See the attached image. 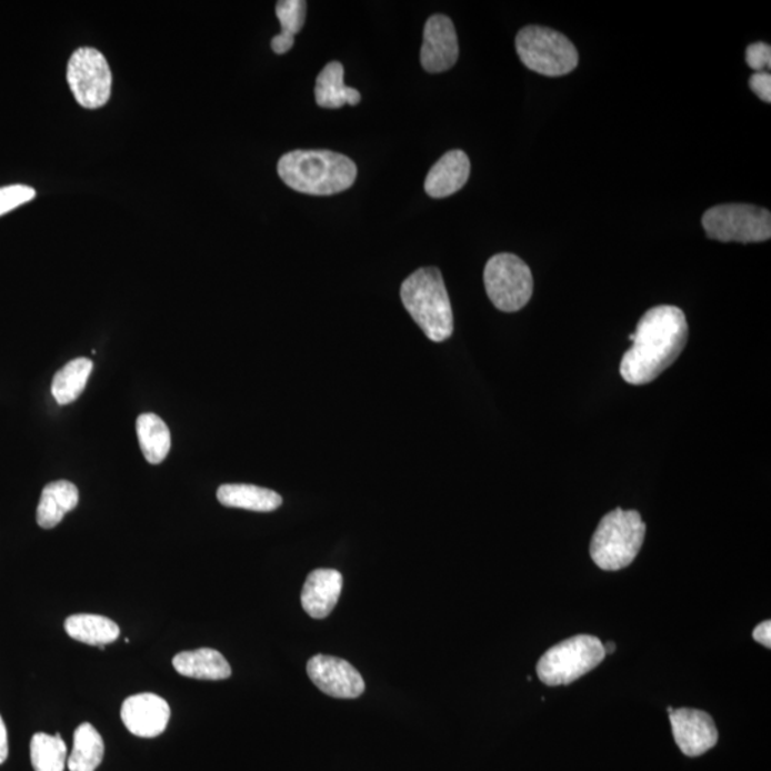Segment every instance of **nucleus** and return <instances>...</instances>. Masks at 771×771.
I'll return each mask as SVG.
<instances>
[{"instance_id":"2","label":"nucleus","mask_w":771,"mask_h":771,"mask_svg":"<svg viewBox=\"0 0 771 771\" xmlns=\"http://www.w3.org/2000/svg\"><path fill=\"white\" fill-rule=\"evenodd\" d=\"M278 172L290 189L314 197L344 192L358 177L352 159L330 150H293L280 158Z\"/></svg>"},{"instance_id":"14","label":"nucleus","mask_w":771,"mask_h":771,"mask_svg":"<svg viewBox=\"0 0 771 771\" xmlns=\"http://www.w3.org/2000/svg\"><path fill=\"white\" fill-rule=\"evenodd\" d=\"M343 589V575L333 569H317L308 575L302 590L304 612L313 619L328 618L337 608Z\"/></svg>"},{"instance_id":"13","label":"nucleus","mask_w":771,"mask_h":771,"mask_svg":"<svg viewBox=\"0 0 771 771\" xmlns=\"http://www.w3.org/2000/svg\"><path fill=\"white\" fill-rule=\"evenodd\" d=\"M120 715L130 733L153 739L167 730L170 708L167 700L158 694L140 693L124 700Z\"/></svg>"},{"instance_id":"10","label":"nucleus","mask_w":771,"mask_h":771,"mask_svg":"<svg viewBox=\"0 0 771 771\" xmlns=\"http://www.w3.org/2000/svg\"><path fill=\"white\" fill-rule=\"evenodd\" d=\"M310 680L324 694L337 699H358L367 685L362 674L347 660L318 654L308 662Z\"/></svg>"},{"instance_id":"12","label":"nucleus","mask_w":771,"mask_h":771,"mask_svg":"<svg viewBox=\"0 0 771 771\" xmlns=\"http://www.w3.org/2000/svg\"><path fill=\"white\" fill-rule=\"evenodd\" d=\"M673 735L679 749L689 758H698L718 744V728L712 715L695 709H678L670 713Z\"/></svg>"},{"instance_id":"31","label":"nucleus","mask_w":771,"mask_h":771,"mask_svg":"<svg viewBox=\"0 0 771 771\" xmlns=\"http://www.w3.org/2000/svg\"><path fill=\"white\" fill-rule=\"evenodd\" d=\"M9 755L8 730L0 715V764L7 762Z\"/></svg>"},{"instance_id":"27","label":"nucleus","mask_w":771,"mask_h":771,"mask_svg":"<svg viewBox=\"0 0 771 771\" xmlns=\"http://www.w3.org/2000/svg\"><path fill=\"white\" fill-rule=\"evenodd\" d=\"M745 62L755 73L769 72L771 68V48L764 42L752 43L745 50Z\"/></svg>"},{"instance_id":"28","label":"nucleus","mask_w":771,"mask_h":771,"mask_svg":"<svg viewBox=\"0 0 771 771\" xmlns=\"http://www.w3.org/2000/svg\"><path fill=\"white\" fill-rule=\"evenodd\" d=\"M750 88L765 103L771 102V74L770 72L754 73L750 78Z\"/></svg>"},{"instance_id":"23","label":"nucleus","mask_w":771,"mask_h":771,"mask_svg":"<svg viewBox=\"0 0 771 771\" xmlns=\"http://www.w3.org/2000/svg\"><path fill=\"white\" fill-rule=\"evenodd\" d=\"M93 370V362L87 358L70 360L54 374L52 394L59 404L74 402L87 388L88 379Z\"/></svg>"},{"instance_id":"1","label":"nucleus","mask_w":771,"mask_h":771,"mask_svg":"<svg viewBox=\"0 0 771 771\" xmlns=\"http://www.w3.org/2000/svg\"><path fill=\"white\" fill-rule=\"evenodd\" d=\"M689 327L682 309L655 307L640 319L635 333L630 334L633 347L624 353L620 374L629 384L653 382L672 367L688 343Z\"/></svg>"},{"instance_id":"16","label":"nucleus","mask_w":771,"mask_h":771,"mask_svg":"<svg viewBox=\"0 0 771 771\" xmlns=\"http://www.w3.org/2000/svg\"><path fill=\"white\" fill-rule=\"evenodd\" d=\"M173 668L184 678L198 680H227L232 675L228 660L213 649L182 652L173 658Z\"/></svg>"},{"instance_id":"25","label":"nucleus","mask_w":771,"mask_h":771,"mask_svg":"<svg viewBox=\"0 0 771 771\" xmlns=\"http://www.w3.org/2000/svg\"><path fill=\"white\" fill-rule=\"evenodd\" d=\"M307 2L303 0H282L277 4V17L283 34L297 37L307 22Z\"/></svg>"},{"instance_id":"8","label":"nucleus","mask_w":771,"mask_h":771,"mask_svg":"<svg viewBox=\"0 0 771 771\" xmlns=\"http://www.w3.org/2000/svg\"><path fill=\"white\" fill-rule=\"evenodd\" d=\"M484 287L495 308L502 312H518L532 298L533 274L522 259L500 253L485 264Z\"/></svg>"},{"instance_id":"33","label":"nucleus","mask_w":771,"mask_h":771,"mask_svg":"<svg viewBox=\"0 0 771 771\" xmlns=\"http://www.w3.org/2000/svg\"><path fill=\"white\" fill-rule=\"evenodd\" d=\"M673 710H674L673 708H668L669 714H670V713H673Z\"/></svg>"},{"instance_id":"17","label":"nucleus","mask_w":771,"mask_h":771,"mask_svg":"<svg viewBox=\"0 0 771 771\" xmlns=\"http://www.w3.org/2000/svg\"><path fill=\"white\" fill-rule=\"evenodd\" d=\"M78 503L79 490L68 480H58L44 485L38 505V524L43 529L57 528L64 514L72 512Z\"/></svg>"},{"instance_id":"20","label":"nucleus","mask_w":771,"mask_h":771,"mask_svg":"<svg viewBox=\"0 0 771 771\" xmlns=\"http://www.w3.org/2000/svg\"><path fill=\"white\" fill-rule=\"evenodd\" d=\"M64 630L69 638L77 642L98 645L103 649L104 645L117 642L120 634V629L113 620L99 614H72L64 622Z\"/></svg>"},{"instance_id":"6","label":"nucleus","mask_w":771,"mask_h":771,"mask_svg":"<svg viewBox=\"0 0 771 771\" xmlns=\"http://www.w3.org/2000/svg\"><path fill=\"white\" fill-rule=\"evenodd\" d=\"M515 50L525 68L543 77H564L579 63L574 44L563 33L549 28H523L515 37Z\"/></svg>"},{"instance_id":"4","label":"nucleus","mask_w":771,"mask_h":771,"mask_svg":"<svg viewBox=\"0 0 771 771\" xmlns=\"http://www.w3.org/2000/svg\"><path fill=\"white\" fill-rule=\"evenodd\" d=\"M645 524L635 510L615 509L605 514L593 534L590 555L598 568L615 572L633 563L642 549Z\"/></svg>"},{"instance_id":"24","label":"nucleus","mask_w":771,"mask_h":771,"mask_svg":"<svg viewBox=\"0 0 771 771\" xmlns=\"http://www.w3.org/2000/svg\"><path fill=\"white\" fill-rule=\"evenodd\" d=\"M68 748L60 734L37 733L30 742V760L34 771H64Z\"/></svg>"},{"instance_id":"29","label":"nucleus","mask_w":771,"mask_h":771,"mask_svg":"<svg viewBox=\"0 0 771 771\" xmlns=\"http://www.w3.org/2000/svg\"><path fill=\"white\" fill-rule=\"evenodd\" d=\"M753 639L755 642L763 644L764 648H771V623L770 620L760 623L758 628L754 629Z\"/></svg>"},{"instance_id":"5","label":"nucleus","mask_w":771,"mask_h":771,"mask_svg":"<svg viewBox=\"0 0 771 771\" xmlns=\"http://www.w3.org/2000/svg\"><path fill=\"white\" fill-rule=\"evenodd\" d=\"M604 658V644L598 638L580 634L550 648L535 670L544 684L568 685L592 672Z\"/></svg>"},{"instance_id":"7","label":"nucleus","mask_w":771,"mask_h":771,"mask_svg":"<svg viewBox=\"0 0 771 771\" xmlns=\"http://www.w3.org/2000/svg\"><path fill=\"white\" fill-rule=\"evenodd\" d=\"M703 228L719 242H765L771 238V214L753 204H719L704 213Z\"/></svg>"},{"instance_id":"19","label":"nucleus","mask_w":771,"mask_h":771,"mask_svg":"<svg viewBox=\"0 0 771 771\" xmlns=\"http://www.w3.org/2000/svg\"><path fill=\"white\" fill-rule=\"evenodd\" d=\"M218 500L227 508L273 512L282 505V495L273 490L253 484H223L218 490Z\"/></svg>"},{"instance_id":"32","label":"nucleus","mask_w":771,"mask_h":771,"mask_svg":"<svg viewBox=\"0 0 771 771\" xmlns=\"http://www.w3.org/2000/svg\"><path fill=\"white\" fill-rule=\"evenodd\" d=\"M614 650H615V644H614V643H612V642L605 643V645H604V652H605V654H613V653H614Z\"/></svg>"},{"instance_id":"26","label":"nucleus","mask_w":771,"mask_h":771,"mask_svg":"<svg viewBox=\"0 0 771 771\" xmlns=\"http://www.w3.org/2000/svg\"><path fill=\"white\" fill-rule=\"evenodd\" d=\"M34 197H37L34 189L24 184L0 188V217L30 202Z\"/></svg>"},{"instance_id":"11","label":"nucleus","mask_w":771,"mask_h":771,"mask_svg":"<svg viewBox=\"0 0 771 771\" xmlns=\"http://www.w3.org/2000/svg\"><path fill=\"white\" fill-rule=\"evenodd\" d=\"M459 59L458 34L452 20L434 14L424 24L420 63L425 72L440 73L454 67Z\"/></svg>"},{"instance_id":"18","label":"nucleus","mask_w":771,"mask_h":771,"mask_svg":"<svg viewBox=\"0 0 771 771\" xmlns=\"http://www.w3.org/2000/svg\"><path fill=\"white\" fill-rule=\"evenodd\" d=\"M342 63L330 62L322 69L314 87L317 103L323 109H340L344 104L357 107L360 103L359 90L349 88L343 82Z\"/></svg>"},{"instance_id":"3","label":"nucleus","mask_w":771,"mask_h":771,"mask_svg":"<svg viewBox=\"0 0 771 771\" xmlns=\"http://www.w3.org/2000/svg\"><path fill=\"white\" fill-rule=\"evenodd\" d=\"M400 298L410 317L432 342H444L452 337L453 310L439 269L415 270L400 288Z\"/></svg>"},{"instance_id":"9","label":"nucleus","mask_w":771,"mask_h":771,"mask_svg":"<svg viewBox=\"0 0 771 771\" xmlns=\"http://www.w3.org/2000/svg\"><path fill=\"white\" fill-rule=\"evenodd\" d=\"M68 83L80 107H104L112 93V72L107 58L97 49H78L68 63Z\"/></svg>"},{"instance_id":"22","label":"nucleus","mask_w":771,"mask_h":771,"mask_svg":"<svg viewBox=\"0 0 771 771\" xmlns=\"http://www.w3.org/2000/svg\"><path fill=\"white\" fill-rule=\"evenodd\" d=\"M140 449L150 464L162 463L168 458L170 432L167 423L154 413L140 414L137 422Z\"/></svg>"},{"instance_id":"15","label":"nucleus","mask_w":771,"mask_h":771,"mask_svg":"<svg viewBox=\"0 0 771 771\" xmlns=\"http://www.w3.org/2000/svg\"><path fill=\"white\" fill-rule=\"evenodd\" d=\"M470 160L462 150H450L430 169L424 180V190L430 198L452 197L468 183Z\"/></svg>"},{"instance_id":"21","label":"nucleus","mask_w":771,"mask_h":771,"mask_svg":"<svg viewBox=\"0 0 771 771\" xmlns=\"http://www.w3.org/2000/svg\"><path fill=\"white\" fill-rule=\"evenodd\" d=\"M104 743L102 735L90 723L80 724L73 734V750L68 758L70 771H94L102 763Z\"/></svg>"},{"instance_id":"30","label":"nucleus","mask_w":771,"mask_h":771,"mask_svg":"<svg viewBox=\"0 0 771 771\" xmlns=\"http://www.w3.org/2000/svg\"><path fill=\"white\" fill-rule=\"evenodd\" d=\"M294 38L289 34L279 33L272 39V49L274 53L284 54L293 48Z\"/></svg>"}]
</instances>
